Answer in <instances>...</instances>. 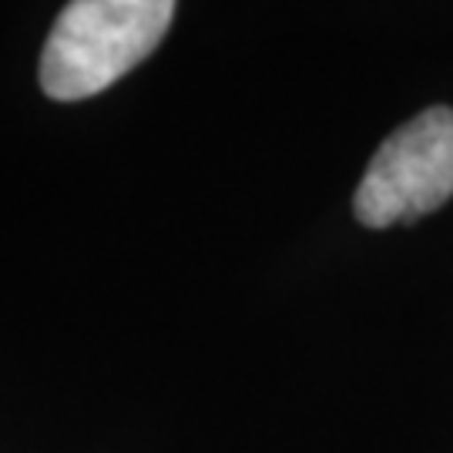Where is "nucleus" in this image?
I'll return each mask as SVG.
<instances>
[{
	"label": "nucleus",
	"mask_w": 453,
	"mask_h": 453,
	"mask_svg": "<svg viewBox=\"0 0 453 453\" xmlns=\"http://www.w3.org/2000/svg\"><path fill=\"white\" fill-rule=\"evenodd\" d=\"M172 0H74L50 27L37 78L54 101H84L111 88L162 44Z\"/></svg>",
	"instance_id": "f257e3e1"
},
{
	"label": "nucleus",
	"mask_w": 453,
	"mask_h": 453,
	"mask_svg": "<svg viewBox=\"0 0 453 453\" xmlns=\"http://www.w3.org/2000/svg\"><path fill=\"white\" fill-rule=\"evenodd\" d=\"M453 198V108H426L389 134L353 195L366 228L417 222Z\"/></svg>",
	"instance_id": "f03ea898"
}]
</instances>
